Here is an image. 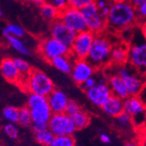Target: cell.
<instances>
[{
    "instance_id": "cell-7",
    "label": "cell",
    "mask_w": 146,
    "mask_h": 146,
    "mask_svg": "<svg viewBox=\"0 0 146 146\" xmlns=\"http://www.w3.org/2000/svg\"><path fill=\"white\" fill-rule=\"evenodd\" d=\"M38 51L46 61L50 63L57 57L70 54V48L52 36H47L40 40Z\"/></svg>"
},
{
    "instance_id": "cell-48",
    "label": "cell",
    "mask_w": 146,
    "mask_h": 146,
    "mask_svg": "<svg viewBox=\"0 0 146 146\" xmlns=\"http://www.w3.org/2000/svg\"><path fill=\"white\" fill-rule=\"evenodd\" d=\"M1 16H2V11L0 10V17H1Z\"/></svg>"
},
{
    "instance_id": "cell-30",
    "label": "cell",
    "mask_w": 146,
    "mask_h": 146,
    "mask_svg": "<svg viewBox=\"0 0 146 146\" xmlns=\"http://www.w3.org/2000/svg\"><path fill=\"white\" fill-rule=\"evenodd\" d=\"M14 62H15L17 69H19L20 74L22 75L23 80H24L30 74L31 71L32 70V69L31 67V64L26 60H25L24 58H14Z\"/></svg>"
},
{
    "instance_id": "cell-29",
    "label": "cell",
    "mask_w": 146,
    "mask_h": 146,
    "mask_svg": "<svg viewBox=\"0 0 146 146\" xmlns=\"http://www.w3.org/2000/svg\"><path fill=\"white\" fill-rule=\"evenodd\" d=\"M17 123L22 126H29L32 124V114L30 109L27 106L19 109V120H17Z\"/></svg>"
},
{
    "instance_id": "cell-27",
    "label": "cell",
    "mask_w": 146,
    "mask_h": 146,
    "mask_svg": "<svg viewBox=\"0 0 146 146\" xmlns=\"http://www.w3.org/2000/svg\"><path fill=\"white\" fill-rule=\"evenodd\" d=\"M54 137H55V136H54V134L48 129V128L46 130L35 132L36 141L43 146H49Z\"/></svg>"
},
{
    "instance_id": "cell-49",
    "label": "cell",
    "mask_w": 146,
    "mask_h": 146,
    "mask_svg": "<svg viewBox=\"0 0 146 146\" xmlns=\"http://www.w3.org/2000/svg\"><path fill=\"white\" fill-rule=\"evenodd\" d=\"M19 1H26V0H19Z\"/></svg>"
},
{
    "instance_id": "cell-11",
    "label": "cell",
    "mask_w": 146,
    "mask_h": 146,
    "mask_svg": "<svg viewBox=\"0 0 146 146\" xmlns=\"http://www.w3.org/2000/svg\"><path fill=\"white\" fill-rule=\"evenodd\" d=\"M48 129L54 136H73L76 131L70 116L65 112L52 114L48 123Z\"/></svg>"
},
{
    "instance_id": "cell-8",
    "label": "cell",
    "mask_w": 146,
    "mask_h": 146,
    "mask_svg": "<svg viewBox=\"0 0 146 146\" xmlns=\"http://www.w3.org/2000/svg\"><path fill=\"white\" fill-rule=\"evenodd\" d=\"M96 34L90 31L77 33L75 39L70 47V54L76 59H87L92 47Z\"/></svg>"
},
{
    "instance_id": "cell-9",
    "label": "cell",
    "mask_w": 146,
    "mask_h": 146,
    "mask_svg": "<svg viewBox=\"0 0 146 146\" xmlns=\"http://www.w3.org/2000/svg\"><path fill=\"white\" fill-rule=\"evenodd\" d=\"M81 13L85 18L87 30L96 35L103 33L107 29V20L101 16L100 10L96 3L90 4L81 10Z\"/></svg>"
},
{
    "instance_id": "cell-35",
    "label": "cell",
    "mask_w": 146,
    "mask_h": 146,
    "mask_svg": "<svg viewBox=\"0 0 146 146\" xmlns=\"http://www.w3.org/2000/svg\"><path fill=\"white\" fill-rule=\"evenodd\" d=\"M137 143L139 146H146V124L137 128Z\"/></svg>"
},
{
    "instance_id": "cell-5",
    "label": "cell",
    "mask_w": 146,
    "mask_h": 146,
    "mask_svg": "<svg viewBox=\"0 0 146 146\" xmlns=\"http://www.w3.org/2000/svg\"><path fill=\"white\" fill-rule=\"evenodd\" d=\"M129 44V58L128 64L131 66L137 72L146 75V41L143 39L142 33L137 34L135 32Z\"/></svg>"
},
{
    "instance_id": "cell-23",
    "label": "cell",
    "mask_w": 146,
    "mask_h": 146,
    "mask_svg": "<svg viewBox=\"0 0 146 146\" xmlns=\"http://www.w3.org/2000/svg\"><path fill=\"white\" fill-rule=\"evenodd\" d=\"M70 117L76 130L85 129L86 127L88 126L91 121V117L87 111H83V110H81V111H79L75 114L70 116Z\"/></svg>"
},
{
    "instance_id": "cell-14",
    "label": "cell",
    "mask_w": 146,
    "mask_h": 146,
    "mask_svg": "<svg viewBox=\"0 0 146 146\" xmlns=\"http://www.w3.org/2000/svg\"><path fill=\"white\" fill-rule=\"evenodd\" d=\"M51 36L55 39L59 40L65 45L68 46L69 48L74 43L75 36L77 35L72 29L67 26L64 23H62L60 19H57L51 24L50 27Z\"/></svg>"
},
{
    "instance_id": "cell-24",
    "label": "cell",
    "mask_w": 146,
    "mask_h": 146,
    "mask_svg": "<svg viewBox=\"0 0 146 146\" xmlns=\"http://www.w3.org/2000/svg\"><path fill=\"white\" fill-rule=\"evenodd\" d=\"M6 41L9 44V45L17 52H19L20 54H22L24 56H28L30 55V49L23 43L21 38H16L13 36H7Z\"/></svg>"
},
{
    "instance_id": "cell-45",
    "label": "cell",
    "mask_w": 146,
    "mask_h": 146,
    "mask_svg": "<svg viewBox=\"0 0 146 146\" xmlns=\"http://www.w3.org/2000/svg\"><path fill=\"white\" fill-rule=\"evenodd\" d=\"M143 1H144V0H129V2H130L133 6H135L136 8H137L138 5H140Z\"/></svg>"
},
{
    "instance_id": "cell-43",
    "label": "cell",
    "mask_w": 146,
    "mask_h": 146,
    "mask_svg": "<svg viewBox=\"0 0 146 146\" xmlns=\"http://www.w3.org/2000/svg\"><path fill=\"white\" fill-rule=\"evenodd\" d=\"M100 140L103 143H109L111 142L110 137H109L108 135H107V134H105V133H102V134L100 135Z\"/></svg>"
},
{
    "instance_id": "cell-3",
    "label": "cell",
    "mask_w": 146,
    "mask_h": 146,
    "mask_svg": "<svg viewBox=\"0 0 146 146\" xmlns=\"http://www.w3.org/2000/svg\"><path fill=\"white\" fill-rule=\"evenodd\" d=\"M114 44L111 38L104 32L96 35L87 59L96 69L105 68L110 64L111 51Z\"/></svg>"
},
{
    "instance_id": "cell-31",
    "label": "cell",
    "mask_w": 146,
    "mask_h": 146,
    "mask_svg": "<svg viewBox=\"0 0 146 146\" xmlns=\"http://www.w3.org/2000/svg\"><path fill=\"white\" fill-rule=\"evenodd\" d=\"M3 116L9 123H17L19 120V109L14 106H6L3 110Z\"/></svg>"
},
{
    "instance_id": "cell-18",
    "label": "cell",
    "mask_w": 146,
    "mask_h": 146,
    "mask_svg": "<svg viewBox=\"0 0 146 146\" xmlns=\"http://www.w3.org/2000/svg\"><path fill=\"white\" fill-rule=\"evenodd\" d=\"M128 58H129V44L125 42L116 43L111 51L110 64L116 66L127 64Z\"/></svg>"
},
{
    "instance_id": "cell-33",
    "label": "cell",
    "mask_w": 146,
    "mask_h": 146,
    "mask_svg": "<svg viewBox=\"0 0 146 146\" xmlns=\"http://www.w3.org/2000/svg\"><path fill=\"white\" fill-rule=\"evenodd\" d=\"M96 1V0H68V4L70 7L76 8L79 10H81L85 6L93 4Z\"/></svg>"
},
{
    "instance_id": "cell-34",
    "label": "cell",
    "mask_w": 146,
    "mask_h": 146,
    "mask_svg": "<svg viewBox=\"0 0 146 146\" xmlns=\"http://www.w3.org/2000/svg\"><path fill=\"white\" fill-rule=\"evenodd\" d=\"M81 108L76 101L69 100V102L67 105V108H66L65 113H67L69 116H72V115L75 114L76 112H78L79 111H81Z\"/></svg>"
},
{
    "instance_id": "cell-17",
    "label": "cell",
    "mask_w": 146,
    "mask_h": 146,
    "mask_svg": "<svg viewBox=\"0 0 146 146\" xmlns=\"http://www.w3.org/2000/svg\"><path fill=\"white\" fill-rule=\"evenodd\" d=\"M47 100L52 114L65 112L67 105L69 102L66 93L59 89L54 90L47 97Z\"/></svg>"
},
{
    "instance_id": "cell-2",
    "label": "cell",
    "mask_w": 146,
    "mask_h": 146,
    "mask_svg": "<svg viewBox=\"0 0 146 146\" xmlns=\"http://www.w3.org/2000/svg\"><path fill=\"white\" fill-rule=\"evenodd\" d=\"M26 106L31 111L33 131L37 132L47 129L49 121L52 116L47 98L36 94H29Z\"/></svg>"
},
{
    "instance_id": "cell-41",
    "label": "cell",
    "mask_w": 146,
    "mask_h": 146,
    "mask_svg": "<svg viewBox=\"0 0 146 146\" xmlns=\"http://www.w3.org/2000/svg\"><path fill=\"white\" fill-rule=\"evenodd\" d=\"M139 97L141 98V99L146 104V75H145V78H144V84H143V87L142 89V91L139 94Z\"/></svg>"
},
{
    "instance_id": "cell-46",
    "label": "cell",
    "mask_w": 146,
    "mask_h": 146,
    "mask_svg": "<svg viewBox=\"0 0 146 146\" xmlns=\"http://www.w3.org/2000/svg\"><path fill=\"white\" fill-rule=\"evenodd\" d=\"M125 146H139V144L137 143V142L135 141H128L125 143Z\"/></svg>"
},
{
    "instance_id": "cell-6",
    "label": "cell",
    "mask_w": 146,
    "mask_h": 146,
    "mask_svg": "<svg viewBox=\"0 0 146 146\" xmlns=\"http://www.w3.org/2000/svg\"><path fill=\"white\" fill-rule=\"evenodd\" d=\"M116 74L121 77L130 96H139L144 84L145 76L137 72L129 64L116 66Z\"/></svg>"
},
{
    "instance_id": "cell-36",
    "label": "cell",
    "mask_w": 146,
    "mask_h": 146,
    "mask_svg": "<svg viewBox=\"0 0 146 146\" xmlns=\"http://www.w3.org/2000/svg\"><path fill=\"white\" fill-rule=\"evenodd\" d=\"M46 2L57 8L60 11H62L69 6L68 0H46Z\"/></svg>"
},
{
    "instance_id": "cell-1",
    "label": "cell",
    "mask_w": 146,
    "mask_h": 146,
    "mask_svg": "<svg viewBox=\"0 0 146 146\" xmlns=\"http://www.w3.org/2000/svg\"><path fill=\"white\" fill-rule=\"evenodd\" d=\"M107 28L114 32L139 25L137 8L129 1L111 2L110 11L107 17Z\"/></svg>"
},
{
    "instance_id": "cell-22",
    "label": "cell",
    "mask_w": 146,
    "mask_h": 146,
    "mask_svg": "<svg viewBox=\"0 0 146 146\" xmlns=\"http://www.w3.org/2000/svg\"><path fill=\"white\" fill-rule=\"evenodd\" d=\"M40 12L44 19L47 22H50L51 24L59 19L61 13V11L57 8H55L48 2H46L42 6L40 7Z\"/></svg>"
},
{
    "instance_id": "cell-25",
    "label": "cell",
    "mask_w": 146,
    "mask_h": 146,
    "mask_svg": "<svg viewBox=\"0 0 146 146\" xmlns=\"http://www.w3.org/2000/svg\"><path fill=\"white\" fill-rule=\"evenodd\" d=\"M116 124L119 129L122 131L129 130L135 125L132 117L125 111H123L118 117H116Z\"/></svg>"
},
{
    "instance_id": "cell-21",
    "label": "cell",
    "mask_w": 146,
    "mask_h": 146,
    "mask_svg": "<svg viewBox=\"0 0 146 146\" xmlns=\"http://www.w3.org/2000/svg\"><path fill=\"white\" fill-rule=\"evenodd\" d=\"M75 59L71 54L60 56L55 58H53L50 64L58 70H60L65 74H71L73 66H74Z\"/></svg>"
},
{
    "instance_id": "cell-20",
    "label": "cell",
    "mask_w": 146,
    "mask_h": 146,
    "mask_svg": "<svg viewBox=\"0 0 146 146\" xmlns=\"http://www.w3.org/2000/svg\"><path fill=\"white\" fill-rule=\"evenodd\" d=\"M108 84L110 87L112 95H115L123 100L130 97L122 78L119 77L116 73H114V74H111L108 77Z\"/></svg>"
},
{
    "instance_id": "cell-32",
    "label": "cell",
    "mask_w": 146,
    "mask_h": 146,
    "mask_svg": "<svg viewBox=\"0 0 146 146\" xmlns=\"http://www.w3.org/2000/svg\"><path fill=\"white\" fill-rule=\"evenodd\" d=\"M4 132L11 139H17L19 137V130L13 123H9L4 126Z\"/></svg>"
},
{
    "instance_id": "cell-44",
    "label": "cell",
    "mask_w": 146,
    "mask_h": 146,
    "mask_svg": "<svg viewBox=\"0 0 146 146\" xmlns=\"http://www.w3.org/2000/svg\"><path fill=\"white\" fill-rule=\"evenodd\" d=\"M32 3L36 5V6H38V7H40L42 6L46 2V0H32Z\"/></svg>"
},
{
    "instance_id": "cell-15",
    "label": "cell",
    "mask_w": 146,
    "mask_h": 146,
    "mask_svg": "<svg viewBox=\"0 0 146 146\" xmlns=\"http://www.w3.org/2000/svg\"><path fill=\"white\" fill-rule=\"evenodd\" d=\"M86 95L88 100L92 103L94 105L102 107L106 101L112 96V91L110 87L107 84H99L90 89L89 90L86 91Z\"/></svg>"
},
{
    "instance_id": "cell-10",
    "label": "cell",
    "mask_w": 146,
    "mask_h": 146,
    "mask_svg": "<svg viewBox=\"0 0 146 146\" xmlns=\"http://www.w3.org/2000/svg\"><path fill=\"white\" fill-rule=\"evenodd\" d=\"M124 111L132 117L137 128L146 124V104L139 96H130L124 99Z\"/></svg>"
},
{
    "instance_id": "cell-42",
    "label": "cell",
    "mask_w": 146,
    "mask_h": 146,
    "mask_svg": "<svg viewBox=\"0 0 146 146\" xmlns=\"http://www.w3.org/2000/svg\"><path fill=\"white\" fill-rule=\"evenodd\" d=\"M139 28H140V31H141V33L143 36V39L146 41V20L140 23L139 25Z\"/></svg>"
},
{
    "instance_id": "cell-47",
    "label": "cell",
    "mask_w": 146,
    "mask_h": 146,
    "mask_svg": "<svg viewBox=\"0 0 146 146\" xmlns=\"http://www.w3.org/2000/svg\"><path fill=\"white\" fill-rule=\"evenodd\" d=\"M114 2H124V1H129V0H112Z\"/></svg>"
},
{
    "instance_id": "cell-13",
    "label": "cell",
    "mask_w": 146,
    "mask_h": 146,
    "mask_svg": "<svg viewBox=\"0 0 146 146\" xmlns=\"http://www.w3.org/2000/svg\"><path fill=\"white\" fill-rule=\"evenodd\" d=\"M96 70L87 59H76L70 75L74 82L81 86L87 78L94 76Z\"/></svg>"
},
{
    "instance_id": "cell-16",
    "label": "cell",
    "mask_w": 146,
    "mask_h": 146,
    "mask_svg": "<svg viewBox=\"0 0 146 146\" xmlns=\"http://www.w3.org/2000/svg\"><path fill=\"white\" fill-rule=\"evenodd\" d=\"M0 73L3 78L12 84H22L23 77L17 69L14 58H5L0 63Z\"/></svg>"
},
{
    "instance_id": "cell-4",
    "label": "cell",
    "mask_w": 146,
    "mask_h": 146,
    "mask_svg": "<svg viewBox=\"0 0 146 146\" xmlns=\"http://www.w3.org/2000/svg\"><path fill=\"white\" fill-rule=\"evenodd\" d=\"M21 84L24 85L30 94H36L46 98L55 90V85L52 80L44 71L40 70H32Z\"/></svg>"
},
{
    "instance_id": "cell-28",
    "label": "cell",
    "mask_w": 146,
    "mask_h": 146,
    "mask_svg": "<svg viewBox=\"0 0 146 146\" xmlns=\"http://www.w3.org/2000/svg\"><path fill=\"white\" fill-rule=\"evenodd\" d=\"M49 146H75V139L73 136H55Z\"/></svg>"
},
{
    "instance_id": "cell-39",
    "label": "cell",
    "mask_w": 146,
    "mask_h": 146,
    "mask_svg": "<svg viewBox=\"0 0 146 146\" xmlns=\"http://www.w3.org/2000/svg\"><path fill=\"white\" fill-rule=\"evenodd\" d=\"M111 2H112V1H111ZM110 5H111V3L109 4L108 5H107V6H105V7L100 9L101 16H102L103 18H105V19H107V17H108V14H109V11H110Z\"/></svg>"
},
{
    "instance_id": "cell-26",
    "label": "cell",
    "mask_w": 146,
    "mask_h": 146,
    "mask_svg": "<svg viewBox=\"0 0 146 146\" xmlns=\"http://www.w3.org/2000/svg\"><path fill=\"white\" fill-rule=\"evenodd\" d=\"M3 34L5 36H13L16 38H23L26 35V31L25 29L17 24H9L7 25L4 29H3Z\"/></svg>"
},
{
    "instance_id": "cell-37",
    "label": "cell",
    "mask_w": 146,
    "mask_h": 146,
    "mask_svg": "<svg viewBox=\"0 0 146 146\" xmlns=\"http://www.w3.org/2000/svg\"><path fill=\"white\" fill-rule=\"evenodd\" d=\"M137 12L139 24L146 20V0L137 7Z\"/></svg>"
},
{
    "instance_id": "cell-40",
    "label": "cell",
    "mask_w": 146,
    "mask_h": 146,
    "mask_svg": "<svg viewBox=\"0 0 146 146\" xmlns=\"http://www.w3.org/2000/svg\"><path fill=\"white\" fill-rule=\"evenodd\" d=\"M111 1H112V0H96L95 3H96V6L98 7V9L100 10V9L108 5L109 4L111 3Z\"/></svg>"
},
{
    "instance_id": "cell-19",
    "label": "cell",
    "mask_w": 146,
    "mask_h": 146,
    "mask_svg": "<svg viewBox=\"0 0 146 146\" xmlns=\"http://www.w3.org/2000/svg\"><path fill=\"white\" fill-rule=\"evenodd\" d=\"M101 108L102 111L108 116L116 117L124 111V100L112 95Z\"/></svg>"
},
{
    "instance_id": "cell-38",
    "label": "cell",
    "mask_w": 146,
    "mask_h": 146,
    "mask_svg": "<svg viewBox=\"0 0 146 146\" xmlns=\"http://www.w3.org/2000/svg\"><path fill=\"white\" fill-rule=\"evenodd\" d=\"M96 84H97V78L93 76L87 78L85 82H83V84L81 85V88L86 92V91L89 90L90 89L94 88Z\"/></svg>"
},
{
    "instance_id": "cell-12",
    "label": "cell",
    "mask_w": 146,
    "mask_h": 146,
    "mask_svg": "<svg viewBox=\"0 0 146 146\" xmlns=\"http://www.w3.org/2000/svg\"><path fill=\"white\" fill-rule=\"evenodd\" d=\"M59 19L76 33L87 31L85 18L81 13V11L79 9L68 6L61 11Z\"/></svg>"
}]
</instances>
